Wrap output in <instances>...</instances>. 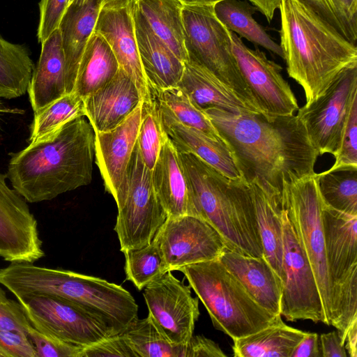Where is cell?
Wrapping results in <instances>:
<instances>
[{
    "label": "cell",
    "instance_id": "6da1fadb",
    "mask_svg": "<svg viewBox=\"0 0 357 357\" xmlns=\"http://www.w3.org/2000/svg\"><path fill=\"white\" fill-rule=\"evenodd\" d=\"M203 111L231 151L245 183L281 192L284 181L314 173L319 155L297 116L268 119L216 107Z\"/></svg>",
    "mask_w": 357,
    "mask_h": 357
},
{
    "label": "cell",
    "instance_id": "7a4b0ae2",
    "mask_svg": "<svg viewBox=\"0 0 357 357\" xmlns=\"http://www.w3.org/2000/svg\"><path fill=\"white\" fill-rule=\"evenodd\" d=\"M86 116L13 153L6 177L26 202L52 200L89 185L95 160V132Z\"/></svg>",
    "mask_w": 357,
    "mask_h": 357
},
{
    "label": "cell",
    "instance_id": "3957f363",
    "mask_svg": "<svg viewBox=\"0 0 357 357\" xmlns=\"http://www.w3.org/2000/svg\"><path fill=\"white\" fill-rule=\"evenodd\" d=\"M280 47L290 77L306 103L321 95L344 69L357 64V48L298 0H280Z\"/></svg>",
    "mask_w": 357,
    "mask_h": 357
},
{
    "label": "cell",
    "instance_id": "277c9868",
    "mask_svg": "<svg viewBox=\"0 0 357 357\" xmlns=\"http://www.w3.org/2000/svg\"><path fill=\"white\" fill-rule=\"evenodd\" d=\"M178 153L196 216L219 232L227 248L245 255L263 257L248 183L227 178L191 153Z\"/></svg>",
    "mask_w": 357,
    "mask_h": 357
},
{
    "label": "cell",
    "instance_id": "5b68a950",
    "mask_svg": "<svg viewBox=\"0 0 357 357\" xmlns=\"http://www.w3.org/2000/svg\"><path fill=\"white\" fill-rule=\"evenodd\" d=\"M0 284L16 298L47 295L76 303L106 318L119 333L137 318L135 298L121 285L68 270L12 262L0 268Z\"/></svg>",
    "mask_w": 357,
    "mask_h": 357
},
{
    "label": "cell",
    "instance_id": "8992f818",
    "mask_svg": "<svg viewBox=\"0 0 357 357\" xmlns=\"http://www.w3.org/2000/svg\"><path fill=\"white\" fill-rule=\"evenodd\" d=\"M206 307L213 326L232 340L252 334L281 319L261 307L218 259L178 269Z\"/></svg>",
    "mask_w": 357,
    "mask_h": 357
},
{
    "label": "cell",
    "instance_id": "52a82bcc",
    "mask_svg": "<svg viewBox=\"0 0 357 357\" xmlns=\"http://www.w3.org/2000/svg\"><path fill=\"white\" fill-rule=\"evenodd\" d=\"M322 222L331 291V325L337 329L343 344L347 328L357 319V216L324 203Z\"/></svg>",
    "mask_w": 357,
    "mask_h": 357
},
{
    "label": "cell",
    "instance_id": "ba28073f",
    "mask_svg": "<svg viewBox=\"0 0 357 357\" xmlns=\"http://www.w3.org/2000/svg\"><path fill=\"white\" fill-rule=\"evenodd\" d=\"M182 16L188 61L206 68L259 112L234 55L231 31L218 19L213 6H183Z\"/></svg>",
    "mask_w": 357,
    "mask_h": 357
},
{
    "label": "cell",
    "instance_id": "9c48e42d",
    "mask_svg": "<svg viewBox=\"0 0 357 357\" xmlns=\"http://www.w3.org/2000/svg\"><path fill=\"white\" fill-rule=\"evenodd\" d=\"M280 202L310 264L325 317L328 325L331 326V291L322 222L324 202L318 189L315 172L300 178L284 181Z\"/></svg>",
    "mask_w": 357,
    "mask_h": 357
},
{
    "label": "cell",
    "instance_id": "30bf717a",
    "mask_svg": "<svg viewBox=\"0 0 357 357\" xmlns=\"http://www.w3.org/2000/svg\"><path fill=\"white\" fill-rule=\"evenodd\" d=\"M31 325L39 332L86 347L121 333L102 315L57 296L17 298Z\"/></svg>",
    "mask_w": 357,
    "mask_h": 357
},
{
    "label": "cell",
    "instance_id": "8fae6325",
    "mask_svg": "<svg viewBox=\"0 0 357 357\" xmlns=\"http://www.w3.org/2000/svg\"><path fill=\"white\" fill-rule=\"evenodd\" d=\"M117 208L114 231L122 252L151 243L167 218L155 192L151 170L144 163L137 142L128 169L126 194Z\"/></svg>",
    "mask_w": 357,
    "mask_h": 357
},
{
    "label": "cell",
    "instance_id": "7c38bea8",
    "mask_svg": "<svg viewBox=\"0 0 357 357\" xmlns=\"http://www.w3.org/2000/svg\"><path fill=\"white\" fill-rule=\"evenodd\" d=\"M356 98L357 64H354L340 72L321 95L298 109L296 116L319 155L335 156Z\"/></svg>",
    "mask_w": 357,
    "mask_h": 357
},
{
    "label": "cell",
    "instance_id": "4fadbf2b",
    "mask_svg": "<svg viewBox=\"0 0 357 357\" xmlns=\"http://www.w3.org/2000/svg\"><path fill=\"white\" fill-rule=\"evenodd\" d=\"M284 280L280 314L287 321L310 320L328 325L310 264L282 208Z\"/></svg>",
    "mask_w": 357,
    "mask_h": 357
},
{
    "label": "cell",
    "instance_id": "5bb4252c",
    "mask_svg": "<svg viewBox=\"0 0 357 357\" xmlns=\"http://www.w3.org/2000/svg\"><path fill=\"white\" fill-rule=\"evenodd\" d=\"M232 50L239 70L259 112L268 119L291 116L299 109L282 67L264 52L248 47L231 31Z\"/></svg>",
    "mask_w": 357,
    "mask_h": 357
},
{
    "label": "cell",
    "instance_id": "9a60e30c",
    "mask_svg": "<svg viewBox=\"0 0 357 357\" xmlns=\"http://www.w3.org/2000/svg\"><path fill=\"white\" fill-rule=\"evenodd\" d=\"M153 240L160 249L167 271L218 259L226 248L213 226L190 215L167 218Z\"/></svg>",
    "mask_w": 357,
    "mask_h": 357
},
{
    "label": "cell",
    "instance_id": "2e32d148",
    "mask_svg": "<svg viewBox=\"0 0 357 357\" xmlns=\"http://www.w3.org/2000/svg\"><path fill=\"white\" fill-rule=\"evenodd\" d=\"M143 289L148 315L157 328L171 342L187 344L199 316V298L192 296L190 286L167 271Z\"/></svg>",
    "mask_w": 357,
    "mask_h": 357
},
{
    "label": "cell",
    "instance_id": "e0dca14e",
    "mask_svg": "<svg viewBox=\"0 0 357 357\" xmlns=\"http://www.w3.org/2000/svg\"><path fill=\"white\" fill-rule=\"evenodd\" d=\"M94 31L110 46L119 67L135 84L144 107L156 102L140 61L130 0H103Z\"/></svg>",
    "mask_w": 357,
    "mask_h": 357
},
{
    "label": "cell",
    "instance_id": "ac0fdd59",
    "mask_svg": "<svg viewBox=\"0 0 357 357\" xmlns=\"http://www.w3.org/2000/svg\"><path fill=\"white\" fill-rule=\"evenodd\" d=\"M6 178L0 173V257L10 263H33L45 256L37 221Z\"/></svg>",
    "mask_w": 357,
    "mask_h": 357
},
{
    "label": "cell",
    "instance_id": "d6986e66",
    "mask_svg": "<svg viewBox=\"0 0 357 357\" xmlns=\"http://www.w3.org/2000/svg\"><path fill=\"white\" fill-rule=\"evenodd\" d=\"M143 103L121 123L107 131L95 132V162L105 188L119 205L125 197L128 169L142 121Z\"/></svg>",
    "mask_w": 357,
    "mask_h": 357
},
{
    "label": "cell",
    "instance_id": "ffe728a7",
    "mask_svg": "<svg viewBox=\"0 0 357 357\" xmlns=\"http://www.w3.org/2000/svg\"><path fill=\"white\" fill-rule=\"evenodd\" d=\"M157 102V101H156ZM162 128L178 151L191 153L233 181H243L225 142L177 121L164 106L157 102Z\"/></svg>",
    "mask_w": 357,
    "mask_h": 357
},
{
    "label": "cell",
    "instance_id": "44dd1931",
    "mask_svg": "<svg viewBox=\"0 0 357 357\" xmlns=\"http://www.w3.org/2000/svg\"><path fill=\"white\" fill-rule=\"evenodd\" d=\"M218 259L261 307L281 315L282 281L264 257L245 255L225 248Z\"/></svg>",
    "mask_w": 357,
    "mask_h": 357
},
{
    "label": "cell",
    "instance_id": "7402d4cb",
    "mask_svg": "<svg viewBox=\"0 0 357 357\" xmlns=\"http://www.w3.org/2000/svg\"><path fill=\"white\" fill-rule=\"evenodd\" d=\"M141 102L135 84L120 68L109 82L84 99L86 117L94 131H107L126 119Z\"/></svg>",
    "mask_w": 357,
    "mask_h": 357
},
{
    "label": "cell",
    "instance_id": "603a6c76",
    "mask_svg": "<svg viewBox=\"0 0 357 357\" xmlns=\"http://www.w3.org/2000/svg\"><path fill=\"white\" fill-rule=\"evenodd\" d=\"M151 176L155 192L167 218L196 216L178 151L165 131Z\"/></svg>",
    "mask_w": 357,
    "mask_h": 357
},
{
    "label": "cell",
    "instance_id": "cb8c5ba5",
    "mask_svg": "<svg viewBox=\"0 0 357 357\" xmlns=\"http://www.w3.org/2000/svg\"><path fill=\"white\" fill-rule=\"evenodd\" d=\"M131 8L140 61L153 91L177 85L184 62L154 33L139 13Z\"/></svg>",
    "mask_w": 357,
    "mask_h": 357
},
{
    "label": "cell",
    "instance_id": "d4e9b609",
    "mask_svg": "<svg viewBox=\"0 0 357 357\" xmlns=\"http://www.w3.org/2000/svg\"><path fill=\"white\" fill-rule=\"evenodd\" d=\"M103 0H72L59 25L66 66V91H73L78 65L93 34Z\"/></svg>",
    "mask_w": 357,
    "mask_h": 357
},
{
    "label": "cell",
    "instance_id": "484cf974",
    "mask_svg": "<svg viewBox=\"0 0 357 357\" xmlns=\"http://www.w3.org/2000/svg\"><path fill=\"white\" fill-rule=\"evenodd\" d=\"M27 92L33 112L68 93L66 59L59 29L41 43Z\"/></svg>",
    "mask_w": 357,
    "mask_h": 357
},
{
    "label": "cell",
    "instance_id": "4316f807",
    "mask_svg": "<svg viewBox=\"0 0 357 357\" xmlns=\"http://www.w3.org/2000/svg\"><path fill=\"white\" fill-rule=\"evenodd\" d=\"M177 86L201 110L216 107L235 114H261L206 68L193 61L184 63Z\"/></svg>",
    "mask_w": 357,
    "mask_h": 357
},
{
    "label": "cell",
    "instance_id": "83f0119b",
    "mask_svg": "<svg viewBox=\"0 0 357 357\" xmlns=\"http://www.w3.org/2000/svg\"><path fill=\"white\" fill-rule=\"evenodd\" d=\"M263 247V257L284 280L281 192L257 183H248Z\"/></svg>",
    "mask_w": 357,
    "mask_h": 357
},
{
    "label": "cell",
    "instance_id": "f1b7e54d",
    "mask_svg": "<svg viewBox=\"0 0 357 357\" xmlns=\"http://www.w3.org/2000/svg\"><path fill=\"white\" fill-rule=\"evenodd\" d=\"M119 68L107 42L93 31L80 59L72 92L84 100L109 82Z\"/></svg>",
    "mask_w": 357,
    "mask_h": 357
},
{
    "label": "cell",
    "instance_id": "f546056e",
    "mask_svg": "<svg viewBox=\"0 0 357 357\" xmlns=\"http://www.w3.org/2000/svg\"><path fill=\"white\" fill-rule=\"evenodd\" d=\"M131 6L151 29L184 63L188 61L184 45L182 10L178 0H130Z\"/></svg>",
    "mask_w": 357,
    "mask_h": 357
},
{
    "label": "cell",
    "instance_id": "4dcf8cb0",
    "mask_svg": "<svg viewBox=\"0 0 357 357\" xmlns=\"http://www.w3.org/2000/svg\"><path fill=\"white\" fill-rule=\"evenodd\" d=\"M305 332L286 325L280 319L252 334L235 339V357H291Z\"/></svg>",
    "mask_w": 357,
    "mask_h": 357
},
{
    "label": "cell",
    "instance_id": "1f68e13d",
    "mask_svg": "<svg viewBox=\"0 0 357 357\" xmlns=\"http://www.w3.org/2000/svg\"><path fill=\"white\" fill-rule=\"evenodd\" d=\"M218 19L231 31L283 59L280 45L253 18L255 8L241 0H222L213 6Z\"/></svg>",
    "mask_w": 357,
    "mask_h": 357
},
{
    "label": "cell",
    "instance_id": "d6a6232c",
    "mask_svg": "<svg viewBox=\"0 0 357 357\" xmlns=\"http://www.w3.org/2000/svg\"><path fill=\"white\" fill-rule=\"evenodd\" d=\"M33 68L28 50L0 34V97L11 99L25 94Z\"/></svg>",
    "mask_w": 357,
    "mask_h": 357
},
{
    "label": "cell",
    "instance_id": "836d02e7",
    "mask_svg": "<svg viewBox=\"0 0 357 357\" xmlns=\"http://www.w3.org/2000/svg\"><path fill=\"white\" fill-rule=\"evenodd\" d=\"M324 203L340 212L357 216V166H342L315 173Z\"/></svg>",
    "mask_w": 357,
    "mask_h": 357
},
{
    "label": "cell",
    "instance_id": "e575fe53",
    "mask_svg": "<svg viewBox=\"0 0 357 357\" xmlns=\"http://www.w3.org/2000/svg\"><path fill=\"white\" fill-rule=\"evenodd\" d=\"M137 357H185L186 344L171 342L151 318H136L121 332Z\"/></svg>",
    "mask_w": 357,
    "mask_h": 357
},
{
    "label": "cell",
    "instance_id": "d590c367",
    "mask_svg": "<svg viewBox=\"0 0 357 357\" xmlns=\"http://www.w3.org/2000/svg\"><path fill=\"white\" fill-rule=\"evenodd\" d=\"M82 116H86L84 100L74 92L66 93L34 112L29 142H33L45 137Z\"/></svg>",
    "mask_w": 357,
    "mask_h": 357
},
{
    "label": "cell",
    "instance_id": "8d00e7d4",
    "mask_svg": "<svg viewBox=\"0 0 357 357\" xmlns=\"http://www.w3.org/2000/svg\"><path fill=\"white\" fill-rule=\"evenodd\" d=\"M158 103L165 107L182 124L200 130L211 137L220 138L210 119L177 85L153 91Z\"/></svg>",
    "mask_w": 357,
    "mask_h": 357
},
{
    "label": "cell",
    "instance_id": "74e56055",
    "mask_svg": "<svg viewBox=\"0 0 357 357\" xmlns=\"http://www.w3.org/2000/svg\"><path fill=\"white\" fill-rule=\"evenodd\" d=\"M123 253L126 279L139 290L167 272L160 249L154 240L149 245Z\"/></svg>",
    "mask_w": 357,
    "mask_h": 357
},
{
    "label": "cell",
    "instance_id": "f35d334b",
    "mask_svg": "<svg viewBox=\"0 0 357 357\" xmlns=\"http://www.w3.org/2000/svg\"><path fill=\"white\" fill-rule=\"evenodd\" d=\"M298 1L356 45L357 0Z\"/></svg>",
    "mask_w": 357,
    "mask_h": 357
},
{
    "label": "cell",
    "instance_id": "ab89813d",
    "mask_svg": "<svg viewBox=\"0 0 357 357\" xmlns=\"http://www.w3.org/2000/svg\"><path fill=\"white\" fill-rule=\"evenodd\" d=\"M164 131L162 128L157 102L151 107H144L137 145L145 165L153 169L161 148Z\"/></svg>",
    "mask_w": 357,
    "mask_h": 357
},
{
    "label": "cell",
    "instance_id": "60d3db41",
    "mask_svg": "<svg viewBox=\"0 0 357 357\" xmlns=\"http://www.w3.org/2000/svg\"><path fill=\"white\" fill-rule=\"evenodd\" d=\"M26 335L36 350L37 357H80L84 348L42 333L32 326L28 329Z\"/></svg>",
    "mask_w": 357,
    "mask_h": 357
},
{
    "label": "cell",
    "instance_id": "b9f144b4",
    "mask_svg": "<svg viewBox=\"0 0 357 357\" xmlns=\"http://www.w3.org/2000/svg\"><path fill=\"white\" fill-rule=\"evenodd\" d=\"M332 168L357 166V98L353 102Z\"/></svg>",
    "mask_w": 357,
    "mask_h": 357
},
{
    "label": "cell",
    "instance_id": "7bdbcfd3",
    "mask_svg": "<svg viewBox=\"0 0 357 357\" xmlns=\"http://www.w3.org/2000/svg\"><path fill=\"white\" fill-rule=\"evenodd\" d=\"M70 0H40L37 38L40 43L56 29Z\"/></svg>",
    "mask_w": 357,
    "mask_h": 357
},
{
    "label": "cell",
    "instance_id": "ee69618b",
    "mask_svg": "<svg viewBox=\"0 0 357 357\" xmlns=\"http://www.w3.org/2000/svg\"><path fill=\"white\" fill-rule=\"evenodd\" d=\"M31 326L18 301L8 298L0 287V328L26 334Z\"/></svg>",
    "mask_w": 357,
    "mask_h": 357
},
{
    "label": "cell",
    "instance_id": "f6af8a7d",
    "mask_svg": "<svg viewBox=\"0 0 357 357\" xmlns=\"http://www.w3.org/2000/svg\"><path fill=\"white\" fill-rule=\"evenodd\" d=\"M105 356L137 357V355L121 333L84 347L80 355V357Z\"/></svg>",
    "mask_w": 357,
    "mask_h": 357
},
{
    "label": "cell",
    "instance_id": "bcb514c9",
    "mask_svg": "<svg viewBox=\"0 0 357 357\" xmlns=\"http://www.w3.org/2000/svg\"><path fill=\"white\" fill-rule=\"evenodd\" d=\"M0 351L4 357H37L26 334L0 328Z\"/></svg>",
    "mask_w": 357,
    "mask_h": 357
},
{
    "label": "cell",
    "instance_id": "7dc6e473",
    "mask_svg": "<svg viewBox=\"0 0 357 357\" xmlns=\"http://www.w3.org/2000/svg\"><path fill=\"white\" fill-rule=\"evenodd\" d=\"M219 345L204 335H192L186 344L185 357H225Z\"/></svg>",
    "mask_w": 357,
    "mask_h": 357
},
{
    "label": "cell",
    "instance_id": "c3c4849f",
    "mask_svg": "<svg viewBox=\"0 0 357 357\" xmlns=\"http://www.w3.org/2000/svg\"><path fill=\"white\" fill-rule=\"evenodd\" d=\"M322 357H347L337 331L322 333L319 337Z\"/></svg>",
    "mask_w": 357,
    "mask_h": 357
},
{
    "label": "cell",
    "instance_id": "681fc988",
    "mask_svg": "<svg viewBox=\"0 0 357 357\" xmlns=\"http://www.w3.org/2000/svg\"><path fill=\"white\" fill-rule=\"evenodd\" d=\"M322 357L319 337L316 333L305 332L294 348L291 357Z\"/></svg>",
    "mask_w": 357,
    "mask_h": 357
},
{
    "label": "cell",
    "instance_id": "f907efd6",
    "mask_svg": "<svg viewBox=\"0 0 357 357\" xmlns=\"http://www.w3.org/2000/svg\"><path fill=\"white\" fill-rule=\"evenodd\" d=\"M343 344L350 357H357V319H354L347 328Z\"/></svg>",
    "mask_w": 357,
    "mask_h": 357
},
{
    "label": "cell",
    "instance_id": "816d5d0a",
    "mask_svg": "<svg viewBox=\"0 0 357 357\" xmlns=\"http://www.w3.org/2000/svg\"><path fill=\"white\" fill-rule=\"evenodd\" d=\"M264 15L268 22L273 18L275 12L278 9L280 0H249Z\"/></svg>",
    "mask_w": 357,
    "mask_h": 357
},
{
    "label": "cell",
    "instance_id": "f5cc1de1",
    "mask_svg": "<svg viewBox=\"0 0 357 357\" xmlns=\"http://www.w3.org/2000/svg\"><path fill=\"white\" fill-rule=\"evenodd\" d=\"M183 6H214L222 0H178Z\"/></svg>",
    "mask_w": 357,
    "mask_h": 357
},
{
    "label": "cell",
    "instance_id": "db71d44e",
    "mask_svg": "<svg viewBox=\"0 0 357 357\" xmlns=\"http://www.w3.org/2000/svg\"><path fill=\"white\" fill-rule=\"evenodd\" d=\"M0 357H4L2 352L0 351Z\"/></svg>",
    "mask_w": 357,
    "mask_h": 357
},
{
    "label": "cell",
    "instance_id": "11a10c76",
    "mask_svg": "<svg viewBox=\"0 0 357 357\" xmlns=\"http://www.w3.org/2000/svg\"><path fill=\"white\" fill-rule=\"evenodd\" d=\"M72 1V0H70V1Z\"/></svg>",
    "mask_w": 357,
    "mask_h": 357
}]
</instances>
